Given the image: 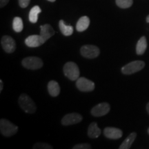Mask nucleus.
Masks as SVG:
<instances>
[{"label":"nucleus","instance_id":"f257e3e1","mask_svg":"<svg viewBox=\"0 0 149 149\" xmlns=\"http://www.w3.org/2000/svg\"><path fill=\"white\" fill-rule=\"evenodd\" d=\"M19 104L24 112L27 113H34L37 107L35 102L26 94H22L19 98Z\"/></svg>","mask_w":149,"mask_h":149},{"label":"nucleus","instance_id":"f03ea898","mask_svg":"<svg viewBox=\"0 0 149 149\" xmlns=\"http://www.w3.org/2000/svg\"><path fill=\"white\" fill-rule=\"evenodd\" d=\"M63 70H64L65 76L71 81L77 80L79 77L80 72L79 67L75 63L72 62V61L67 62L64 65Z\"/></svg>","mask_w":149,"mask_h":149},{"label":"nucleus","instance_id":"7ed1b4c3","mask_svg":"<svg viewBox=\"0 0 149 149\" xmlns=\"http://www.w3.org/2000/svg\"><path fill=\"white\" fill-rule=\"evenodd\" d=\"M18 130V127L11 123L10 121L1 119L0 120V131L5 137H11L14 135Z\"/></svg>","mask_w":149,"mask_h":149},{"label":"nucleus","instance_id":"20e7f679","mask_svg":"<svg viewBox=\"0 0 149 149\" xmlns=\"http://www.w3.org/2000/svg\"><path fill=\"white\" fill-rule=\"evenodd\" d=\"M145 66L144 61L137 60L128 63L122 68V72L124 74H131L140 71Z\"/></svg>","mask_w":149,"mask_h":149},{"label":"nucleus","instance_id":"39448f33","mask_svg":"<svg viewBox=\"0 0 149 149\" xmlns=\"http://www.w3.org/2000/svg\"><path fill=\"white\" fill-rule=\"evenodd\" d=\"M22 66L27 69L37 70L43 66V61L40 57H28L22 60Z\"/></svg>","mask_w":149,"mask_h":149},{"label":"nucleus","instance_id":"423d86ee","mask_svg":"<svg viewBox=\"0 0 149 149\" xmlns=\"http://www.w3.org/2000/svg\"><path fill=\"white\" fill-rule=\"evenodd\" d=\"M80 53L86 58L94 59L98 57L100 53V51L99 48L95 46L85 45L81 48Z\"/></svg>","mask_w":149,"mask_h":149},{"label":"nucleus","instance_id":"0eeeda50","mask_svg":"<svg viewBox=\"0 0 149 149\" xmlns=\"http://www.w3.org/2000/svg\"><path fill=\"white\" fill-rule=\"evenodd\" d=\"M76 86L80 91L91 92L95 89L94 82L85 77H79L76 80Z\"/></svg>","mask_w":149,"mask_h":149},{"label":"nucleus","instance_id":"6e6552de","mask_svg":"<svg viewBox=\"0 0 149 149\" xmlns=\"http://www.w3.org/2000/svg\"><path fill=\"white\" fill-rule=\"evenodd\" d=\"M1 44L3 49L8 53H12L15 51L16 44L14 39L8 35L3 36L1 40Z\"/></svg>","mask_w":149,"mask_h":149},{"label":"nucleus","instance_id":"1a4fd4ad","mask_svg":"<svg viewBox=\"0 0 149 149\" xmlns=\"http://www.w3.org/2000/svg\"><path fill=\"white\" fill-rule=\"evenodd\" d=\"M83 117L81 115L77 113L67 114L61 120V124L64 126H69L76 124L82 121Z\"/></svg>","mask_w":149,"mask_h":149},{"label":"nucleus","instance_id":"9d476101","mask_svg":"<svg viewBox=\"0 0 149 149\" xmlns=\"http://www.w3.org/2000/svg\"><path fill=\"white\" fill-rule=\"evenodd\" d=\"M111 107L108 103L103 102L95 106L91 110V114L95 117H102L107 115L110 111Z\"/></svg>","mask_w":149,"mask_h":149},{"label":"nucleus","instance_id":"9b49d317","mask_svg":"<svg viewBox=\"0 0 149 149\" xmlns=\"http://www.w3.org/2000/svg\"><path fill=\"white\" fill-rule=\"evenodd\" d=\"M40 36L42 37L43 43H45L48 39H50L52 36L55 35V31L50 24H44L43 26H40Z\"/></svg>","mask_w":149,"mask_h":149},{"label":"nucleus","instance_id":"f8f14e48","mask_svg":"<svg viewBox=\"0 0 149 149\" xmlns=\"http://www.w3.org/2000/svg\"><path fill=\"white\" fill-rule=\"evenodd\" d=\"M104 134L106 137L111 139H117L122 137L123 133L120 128L114 127H107L104 130Z\"/></svg>","mask_w":149,"mask_h":149},{"label":"nucleus","instance_id":"ddd939ff","mask_svg":"<svg viewBox=\"0 0 149 149\" xmlns=\"http://www.w3.org/2000/svg\"><path fill=\"white\" fill-rule=\"evenodd\" d=\"M25 44L28 47L36 48L42 45L43 43L42 39L40 35H30L25 40Z\"/></svg>","mask_w":149,"mask_h":149},{"label":"nucleus","instance_id":"4468645a","mask_svg":"<svg viewBox=\"0 0 149 149\" xmlns=\"http://www.w3.org/2000/svg\"><path fill=\"white\" fill-rule=\"evenodd\" d=\"M89 25H90V19L87 16H83L78 20L76 25V29L78 32H83L88 29Z\"/></svg>","mask_w":149,"mask_h":149},{"label":"nucleus","instance_id":"2eb2a0df","mask_svg":"<svg viewBox=\"0 0 149 149\" xmlns=\"http://www.w3.org/2000/svg\"><path fill=\"white\" fill-rule=\"evenodd\" d=\"M102 130L98 127L97 124L96 122L91 123L88 129V135L90 138L94 139L97 137L101 135Z\"/></svg>","mask_w":149,"mask_h":149},{"label":"nucleus","instance_id":"dca6fc26","mask_svg":"<svg viewBox=\"0 0 149 149\" xmlns=\"http://www.w3.org/2000/svg\"><path fill=\"white\" fill-rule=\"evenodd\" d=\"M48 91L50 95L52 97H57L60 93V87L57 81L51 80L48 84Z\"/></svg>","mask_w":149,"mask_h":149},{"label":"nucleus","instance_id":"f3484780","mask_svg":"<svg viewBox=\"0 0 149 149\" xmlns=\"http://www.w3.org/2000/svg\"><path fill=\"white\" fill-rule=\"evenodd\" d=\"M147 48V41L146 38L144 36L141 37L137 42L136 46V53L137 55H141L145 53Z\"/></svg>","mask_w":149,"mask_h":149},{"label":"nucleus","instance_id":"a211bd4d","mask_svg":"<svg viewBox=\"0 0 149 149\" xmlns=\"http://www.w3.org/2000/svg\"><path fill=\"white\" fill-rule=\"evenodd\" d=\"M59 27L61 33L64 36H70L73 33V27L72 26H68L65 24L64 20H60L59 22Z\"/></svg>","mask_w":149,"mask_h":149},{"label":"nucleus","instance_id":"6ab92c4d","mask_svg":"<svg viewBox=\"0 0 149 149\" xmlns=\"http://www.w3.org/2000/svg\"><path fill=\"white\" fill-rule=\"evenodd\" d=\"M42 12L40 7L39 6H33L29 13V21L33 24H35L38 20V15Z\"/></svg>","mask_w":149,"mask_h":149},{"label":"nucleus","instance_id":"aec40b11","mask_svg":"<svg viewBox=\"0 0 149 149\" xmlns=\"http://www.w3.org/2000/svg\"><path fill=\"white\" fill-rule=\"evenodd\" d=\"M137 137V134L135 133H130L129 135L125 139V140L122 142V144L120 145V149H128L130 148L131 145L135 141V139Z\"/></svg>","mask_w":149,"mask_h":149},{"label":"nucleus","instance_id":"412c9836","mask_svg":"<svg viewBox=\"0 0 149 149\" xmlns=\"http://www.w3.org/2000/svg\"><path fill=\"white\" fill-rule=\"evenodd\" d=\"M13 29L17 33L22 32V30L24 29V24L21 17H15L13 19Z\"/></svg>","mask_w":149,"mask_h":149},{"label":"nucleus","instance_id":"4be33fe9","mask_svg":"<svg viewBox=\"0 0 149 149\" xmlns=\"http://www.w3.org/2000/svg\"><path fill=\"white\" fill-rule=\"evenodd\" d=\"M133 3V0H116L117 6L121 8H130Z\"/></svg>","mask_w":149,"mask_h":149},{"label":"nucleus","instance_id":"5701e85b","mask_svg":"<svg viewBox=\"0 0 149 149\" xmlns=\"http://www.w3.org/2000/svg\"><path fill=\"white\" fill-rule=\"evenodd\" d=\"M34 149H52L53 146L46 143H37L33 146Z\"/></svg>","mask_w":149,"mask_h":149},{"label":"nucleus","instance_id":"b1692460","mask_svg":"<svg viewBox=\"0 0 149 149\" xmlns=\"http://www.w3.org/2000/svg\"><path fill=\"white\" fill-rule=\"evenodd\" d=\"M91 148H92L91 145L87 144V143H83V144L74 145V146L72 147L73 149H90Z\"/></svg>","mask_w":149,"mask_h":149},{"label":"nucleus","instance_id":"393cba45","mask_svg":"<svg viewBox=\"0 0 149 149\" xmlns=\"http://www.w3.org/2000/svg\"><path fill=\"white\" fill-rule=\"evenodd\" d=\"M30 1H31V0H19V4L22 8H26L29 5Z\"/></svg>","mask_w":149,"mask_h":149},{"label":"nucleus","instance_id":"a878e982","mask_svg":"<svg viewBox=\"0 0 149 149\" xmlns=\"http://www.w3.org/2000/svg\"><path fill=\"white\" fill-rule=\"evenodd\" d=\"M9 0H0V7L1 8H3L4 7L7 3H8Z\"/></svg>","mask_w":149,"mask_h":149},{"label":"nucleus","instance_id":"bb28decb","mask_svg":"<svg viewBox=\"0 0 149 149\" xmlns=\"http://www.w3.org/2000/svg\"><path fill=\"white\" fill-rule=\"evenodd\" d=\"M3 81L2 80H0V93L3 90Z\"/></svg>","mask_w":149,"mask_h":149},{"label":"nucleus","instance_id":"cd10ccee","mask_svg":"<svg viewBox=\"0 0 149 149\" xmlns=\"http://www.w3.org/2000/svg\"><path fill=\"white\" fill-rule=\"evenodd\" d=\"M146 111H147V112H148V113L149 114V102L148 104H147V105H146Z\"/></svg>","mask_w":149,"mask_h":149},{"label":"nucleus","instance_id":"c85d7f7f","mask_svg":"<svg viewBox=\"0 0 149 149\" xmlns=\"http://www.w3.org/2000/svg\"><path fill=\"white\" fill-rule=\"evenodd\" d=\"M146 22L147 23H149V15L147 16V17H146Z\"/></svg>","mask_w":149,"mask_h":149},{"label":"nucleus","instance_id":"c756f323","mask_svg":"<svg viewBox=\"0 0 149 149\" xmlns=\"http://www.w3.org/2000/svg\"><path fill=\"white\" fill-rule=\"evenodd\" d=\"M48 1H51V2H54V1H55L56 0H47Z\"/></svg>","mask_w":149,"mask_h":149},{"label":"nucleus","instance_id":"7c9ffc66","mask_svg":"<svg viewBox=\"0 0 149 149\" xmlns=\"http://www.w3.org/2000/svg\"><path fill=\"white\" fill-rule=\"evenodd\" d=\"M148 133L149 134V128H148Z\"/></svg>","mask_w":149,"mask_h":149}]
</instances>
